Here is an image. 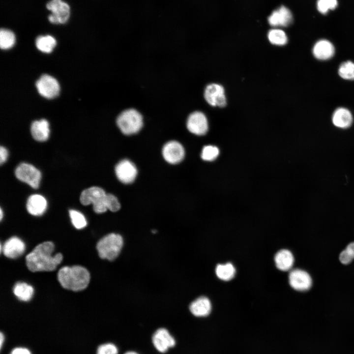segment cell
Listing matches in <instances>:
<instances>
[{
  "label": "cell",
  "mask_w": 354,
  "mask_h": 354,
  "mask_svg": "<svg viewBox=\"0 0 354 354\" xmlns=\"http://www.w3.org/2000/svg\"><path fill=\"white\" fill-rule=\"evenodd\" d=\"M47 206V201L42 195H32L28 199L27 209L28 212L32 215H42L45 211Z\"/></svg>",
  "instance_id": "cell-18"
},
{
  "label": "cell",
  "mask_w": 354,
  "mask_h": 354,
  "mask_svg": "<svg viewBox=\"0 0 354 354\" xmlns=\"http://www.w3.org/2000/svg\"><path fill=\"white\" fill-rule=\"evenodd\" d=\"M30 131L35 140L45 141L48 139L50 134L49 123L45 119L34 121L31 124Z\"/></svg>",
  "instance_id": "cell-21"
},
{
  "label": "cell",
  "mask_w": 354,
  "mask_h": 354,
  "mask_svg": "<svg viewBox=\"0 0 354 354\" xmlns=\"http://www.w3.org/2000/svg\"><path fill=\"white\" fill-rule=\"evenodd\" d=\"M216 274L220 279L228 281L235 276L236 269L234 266L230 263L225 265H218L216 267Z\"/></svg>",
  "instance_id": "cell-25"
},
{
  "label": "cell",
  "mask_w": 354,
  "mask_h": 354,
  "mask_svg": "<svg viewBox=\"0 0 354 354\" xmlns=\"http://www.w3.org/2000/svg\"><path fill=\"white\" fill-rule=\"evenodd\" d=\"M118 346L111 342H105L99 344L95 350V354H118Z\"/></svg>",
  "instance_id": "cell-29"
},
{
  "label": "cell",
  "mask_w": 354,
  "mask_h": 354,
  "mask_svg": "<svg viewBox=\"0 0 354 354\" xmlns=\"http://www.w3.org/2000/svg\"><path fill=\"white\" fill-rule=\"evenodd\" d=\"M25 250L24 242L19 238L13 236L8 239L4 244L3 252L9 258H16L21 255Z\"/></svg>",
  "instance_id": "cell-17"
},
{
  "label": "cell",
  "mask_w": 354,
  "mask_h": 354,
  "mask_svg": "<svg viewBox=\"0 0 354 354\" xmlns=\"http://www.w3.org/2000/svg\"><path fill=\"white\" fill-rule=\"evenodd\" d=\"M115 173L120 181L124 184H129L135 179L137 175V169L131 161L123 159L116 165Z\"/></svg>",
  "instance_id": "cell-12"
},
{
  "label": "cell",
  "mask_w": 354,
  "mask_h": 354,
  "mask_svg": "<svg viewBox=\"0 0 354 354\" xmlns=\"http://www.w3.org/2000/svg\"><path fill=\"white\" fill-rule=\"evenodd\" d=\"M151 343L155 349L161 354L167 353L176 345V340L166 328L157 329L151 337Z\"/></svg>",
  "instance_id": "cell-7"
},
{
  "label": "cell",
  "mask_w": 354,
  "mask_h": 354,
  "mask_svg": "<svg viewBox=\"0 0 354 354\" xmlns=\"http://www.w3.org/2000/svg\"><path fill=\"white\" fill-rule=\"evenodd\" d=\"M274 260L277 267L282 271L291 269L294 263L293 255L287 249L279 251L275 256Z\"/></svg>",
  "instance_id": "cell-22"
},
{
  "label": "cell",
  "mask_w": 354,
  "mask_h": 354,
  "mask_svg": "<svg viewBox=\"0 0 354 354\" xmlns=\"http://www.w3.org/2000/svg\"><path fill=\"white\" fill-rule=\"evenodd\" d=\"M338 5L337 0H318L317 8L322 14H326L329 10L334 9Z\"/></svg>",
  "instance_id": "cell-31"
},
{
  "label": "cell",
  "mask_w": 354,
  "mask_h": 354,
  "mask_svg": "<svg viewBox=\"0 0 354 354\" xmlns=\"http://www.w3.org/2000/svg\"><path fill=\"white\" fill-rule=\"evenodd\" d=\"M47 8L52 12L49 21L53 24H64L68 20L70 14L69 5L62 0H50L46 4Z\"/></svg>",
  "instance_id": "cell-8"
},
{
  "label": "cell",
  "mask_w": 354,
  "mask_h": 354,
  "mask_svg": "<svg viewBox=\"0 0 354 354\" xmlns=\"http://www.w3.org/2000/svg\"><path fill=\"white\" fill-rule=\"evenodd\" d=\"M15 173L19 180L27 183L34 189L38 187L41 174L33 165L26 163H21L17 167Z\"/></svg>",
  "instance_id": "cell-6"
},
{
  "label": "cell",
  "mask_w": 354,
  "mask_h": 354,
  "mask_svg": "<svg viewBox=\"0 0 354 354\" xmlns=\"http://www.w3.org/2000/svg\"><path fill=\"white\" fill-rule=\"evenodd\" d=\"M15 43L14 33L7 29H1L0 31V47L3 50L12 48Z\"/></svg>",
  "instance_id": "cell-27"
},
{
  "label": "cell",
  "mask_w": 354,
  "mask_h": 354,
  "mask_svg": "<svg viewBox=\"0 0 354 354\" xmlns=\"http://www.w3.org/2000/svg\"><path fill=\"white\" fill-rule=\"evenodd\" d=\"M6 335L5 333L1 331L0 332V350L1 351L5 345L6 342Z\"/></svg>",
  "instance_id": "cell-37"
},
{
  "label": "cell",
  "mask_w": 354,
  "mask_h": 354,
  "mask_svg": "<svg viewBox=\"0 0 354 354\" xmlns=\"http://www.w3.org/2000/svg\"><path fill=\"white\" fill-rule=\"evenodd\" d=\"M0 220H1L2 218V217H3L2 216H3V212H2L1 208H0Z\"/></svg>",
  "instance_id": "cell-39"
},
{
  "label": "cell",
  "mask_w": 354,
  "mask_h": 354,
  "mask_svg": "<svg viewBox=\"0 0 354 354\" xmlns=\"http://www.w3.org/2000/svg\"><path fill=\"white\" fill-rule=\"evenodd\" d=\"M59 282L64 288L79 291L87 288L90 280V274L85 267L80 266H64L58 273Z\"/></svg>",
  "instance_id": "cell-2"
},
{
  "label": "cell",
  "mask_w": 354,
  "mask_h": 354,
  "mask_svg": "<svg viewBox=\"0 0 354 354\" xmlns=\"http://www.w3.org/2000/svg\"><path fill=\"white\" fill-rule=\"evenodd\" d=\"M187 128L193 134L203 135L208 130V125L205 114L199 111L191 113L187 120Z\"/></svg>",
  "instance_id": "cell-13"
},
{
  "label": "cell",
  "mask_w": 354,
  "mask_h": 354,
  "mask_svg": "<svg viewBox=\"0 0 354 354\" xmlns=\"http://www.w3.org/2000/svg\"><path fill=\"white\" fill-rule=\"evenodd\" d=\"M267 36L269 42L275 45L283 46L288 42V38L286 33L280 29H273L270 30L268 31Z\"/></svg>",
  "instance_id": "cell-26"
},
{
  "label": "cell",
  "mask_w": 354,
  "mask_h": 354,
  "mask_svg": "<svg viewBox=\"0 0 354 354\" xmlns=\"http://www.w3.org/2000/svg\"><path fill=\"white\" fill-rule=\"evenodd\" d=\"M204 97L212 106L223 107L226 104L224 89L219 84L212 83L207 85L205 88Z\"/></svg>",
  "instance_id": "cell-10"
},
{
  "label": "cell",
  "mask_w": 354,
  "mask_h": 354,
  "mask_svg": "<svg viewBox=\"0 0 354 354\" xmlns=\"http://www.w3.org/2000/svg\"><path fill=\"white\" fill-rule=\"evenodd\" d=\"M189 310L196 317H206L209 314L211 310L210 301L206 297H200L190 304Z\"/></svg>",
  "instance_id": "cell-20"
},
{
  "label": "cell",
  "mask_w": 354,
  "mask_h": 354,
  "mask_svg": "<svg viewBox=\"0 0 354 354\" xmlns=\"http://www.w3.org/2000/svg\"><path fill=\"white\" fill-rule=\"evenodd\" d=\"M13 293L19 300L28 301L33 295V289L26 283L18 282L14 286Z\"/></svg>",
  "instance_id": "cell-23"
},
{
  "label": "cell",
  "mask_w": 354,
  "mask_h": 354,
  "mask_svg": "<svg viewBox=\"0 0 354 354\" xmlns=\"http://www.w3.org/2000/svg\"><path fill=\"white\" fill-rule=\"evenodd\" d=\"M354 259V242L349 244L340 254L339 260L344 265L350 264Z\"/></svg>",
  "instance_id": "cell-32"
},
{
  "label": "cell",
  "mask_w": 354,
  "mask_h": 354,
  "mask_svg": "<svg viewBox=\"0 0 354 354\" xmlns=\"http://www.w3.org/2000/svg\"><path fill=\"white\" fill-rule=\"evenodd\" d=\"M106 203L107 209L112 211H117L120 208V204L118 198L112 194H107Z\"/></svg>",
  "instance_id": "cell-34"
},
{
  "label": "cell",
  "mask_w": 354,
  "mask_h": 354,
  "mask_svg": "<svg viewBox=\"0 0 354 354\" xmlns=\"http://www.w3.org/2000/svg\"><path fill=\"white\" fill-rule=\"evenodd\" d=\"M54 244L45 241L37 245L26 258L28 269L32 272L50 271L55 270L62 260V255L58 253L54 256Z\"/></svg>",
  "instance_id": "cell-1"
},
{
  "label": "cell",
  "mask_w": 354,
  "mask_h": 354,
  "mask_svg": "<svg viewBox=\"0 0 354 354\" xmlns=\"http://www.w3.org/2000/svg\"><path fill=\"white\" fill-rule=\"evenodd\" d=\"M35 44L37 48L40 51L49 53L56 46V40L53 36L49 35H41L37 37Z\"/></svg>",
  "instance_id": "cell-24"
},
{
  "label": "cell",
  "mask_w": 354,
  "mask_h": 354,
  "mask_svg": "<svg viewBox=\"0 0 354 354\" xmlns=\"http://www.w3.org/2000/svg\"><path fill=\"white\" fill-rule=\"evenodd\" d=\"M8 153V151L4 147L1 146L0 148V163L2 165L7 160Z\"/></svg>",
  "instance_id": "cell-36"
},
{
  "label": "cell",
  "mask_w": 354,
  "mask_h": 354,
  "mask_svg": "<svg viewBox=\"0 0 354 354\" xmlns=\"http://www.w3.org/2000/svg\"><path fill=\"white\" fill-rule=\"evenodd\" d=\"M8 354H33L32 351L28 347L18 345L13 347Z\"/></svg>",
  "instance_id": "cell-35"
},
{
  "label": "cell",
  "mask_w": 354,
  "mask_h": 354,
  "mask_svg": "<svg viewBox=\"0 0 354 354\" xmlns=\"http://www.w3.org/2000/svg\"><path fill=\"white\" fill-rule=\"evenodd\" d=\"M289 281L291 286L298 291L308 290L312 283L310 275L306 271L299 269H295L290 272Z\"/></svg>",
  "instance_id": "cell-14"
},
{
  "label": "cell",
  "mask_w": 354,
  "mask_h": 354,
  "mask_svg": "<svg viewBox=\"0 0 354 354\" xmlns=\"http://www.w3.org/2000/svg\"><path fill=\"white\" fill-rule=\"evenodd\" d=\"M164 159L169 163L176 164L180 162L184 157L185 151L182 145L176 141L167 142L162 150Z\"/></svg>",
  "instance_id": "cell-11"
},
{
  "label": "cell",
  "mask_w": 354,
  "mask_h": 354,
  "mask_svg": "<svg viewBox=\"0 0 354 354\" xmlns=\"http://www.w3.org/2000/svg\"><path fill=\"white\" fill-rule=\"evenodd\" d=\"M293 21L291 11L286 7L281 6L273 11L268 18V22L272 27H287Z\"/></svg>",
  "instance_id": "cell-16"
},
{
  "label": "cell",
  "mask_w": 354,
  "mask_h": 354,
  "mask_svg": "<svg viewBox=\"0 0 354 354\" xmlns=\"http://www.w3.org/2000/svg\"><path fill=\"white\" fill-rule=\"evenodd\" d=\"M338 72L342 79L354 80V62L350 60L342 62L339 67Z\"/></svg>",
  "instance_id": "cell-28"
},
{
  "label": "cell",
  "mask_w": 354,
  "mask_h": 354,
  "mask_svg": "<svg viewBox=\"0 0 354 354\" xmlns=\"http://www.w3.org/2000/svg\"><path fill=\"white\" fill-rule=\"evenodd\" d=\"M36 87L40 94L46 98L56 97L59 91V85L57 80L47 74L40 77L36 83Z\"/></svg>",
  "instance_id": "cell-9"
},
{
  "label": "cell",
  "mask_w": 354,
  "mask_h": 354,
  "mask_svg": "<svg viewBox=\"0 0 354 354\" xmlns=\"http://www.w3.org/2000/svg\"><path fill=\"white\" fill-rule=\"evenodd\" d=\"M123 354H140L136 351L130 350V351H126Z\"/></svg>",
  "instance_id": "cell-38"
},
{
  "label": "cell",
  "mask_w": 354,
  "mask_h": 354,
  "mask_svg": "<svg viewBox=\"0 0 354 354\" xmlns=\"http://www.w3.org/2000/svg\"><path fill=\"white\" fill-rule=\"evenodd\" d=\"M219 153V149L216 147L206 146L202 149L201 158L205 161H213L216 158Z\"/></svg>",
  "instance_id": "cell-33"
},
{
  "label": "cell",
  "mask_w": 354,
  "mask_h": 354,
  "mask_svg": "<svg viewBox=\"0 0 354 354\" xmlns=\"http://www.w3.org/2000/svg\"><path fill=\"white\" fill-rule=\"evenodd\" d=\"M335 47L332 43L326 39L317 41L312 48L314 57L320 60H326L332 58L335 54Z\"/></svg>",
  "instance_id": "cell-15"
},
{
  "label": "cell",
  "mask_w": 354,
  "mask_h": 354,
  "mask_svg": "<svg viewBox=\"0 0 354 354\" xmlns=\"http://www.w3.org/2000/svg\"><path fill=\"white\" fill-rule=\"evenodd\" d=\"M123 244V240L120 235L111 233L99 240L96 249L101 259L113 261L118 256Z\"/></svg>",
  "instance_id": "cell-3"
},
{
  "label": "cell",
  "mask_w": 354,
  "mask_h": 354,
  "mask_svg": "<svg viewBox=\"0 0 354 354\" xmlns=\"http://www.w3.org/2000/svg\"><path fill=\"white\" fill-rule=\"evenodd\" d=\"M353 120L351 112L344 107H339L333 112L332 116L333 124L340 128H347L350 127Z\"/></svg>",
  "instance_id": "cell-19"
},
{
  "label": "cell",
  "mask_w": 354,
  "mask_h": 354,
  "mask_svg": "<svg viewBox=\"0 0 354 354\" xmlns=\"http://www.w3.org/2000/svg\"><path fill=\"white\" fill-rule=\"evenodd\" d=\"M117 123L122 133L130 135L140 130L143 124V117L137 110L127 109L118 116Z\"/></svg>",
  "instance_id": "cell-4"
},
{
  "label": "cell",
  "mask_w": 354,
  "mask_h": 354,
  "mask_svg": "<svg viewBox=\"0 0 354 354\" xmlns=\"http://www.w3.org/2000/svg\"><path fill=\"white\" fill-rule=\"evenodd\" d=\"M106 195L102 188L93 186L82 192L80 200L85 206L92 204L94 211L97 213H102L108 209L106 203Z\"/></svg>",
  "instance_id": "cell-5"
},
{
  "label": "cell",
  "mask_w": 354,
  "mask_h": 354,
  "mask_svg": "<svg viewBox=\"0 0 354 354\" xmlns=\"http://www.w3.org/2000/svg\"><path fill=\"white\" fill-rule=\"evenodd\" d=\"M69 213L72 223L76 229H81L86 226L87 222L82 213L73 209L70 210Z\"/></svg>",
  "instance_id": "cell-30"
}]
</instances>
